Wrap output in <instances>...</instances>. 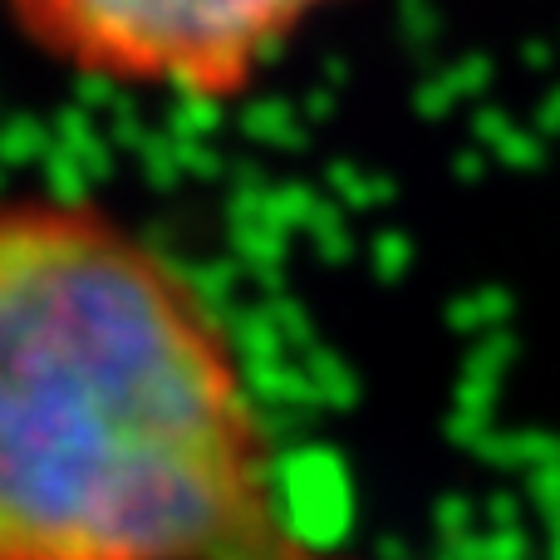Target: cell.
<instances>
[{
	"label": "cell",
	"instance_id": "6da1fadb",
	"mask_svg": "<svg viewBox=\"0 0 560 560\" xmlns=\"http://www.w3.org/2000/svg\"><path fill=\"white\" fill-rule=\"evenodd\" d=\"M0 560H354L290 512L212 295L79 197L0 202Z\"/></svg>",
	"mask_w": 560,
	"mask_h": 560
},
{
	"label": "cell",
	"instance_id": "7a4b0ae2",
	"mask_svg": "<svg viewBox=\"0 0 560 560\" xmlns=\"http://www.w3.org/2000/svg\"><path fill=\"white\" fill-rule=\"evenodd\" d=\"M49 65L94 84L226 104L345 0H0Z\"/></svg>",
	"mask_w": 560,
	"mask_h": 560
}]
</instances>
